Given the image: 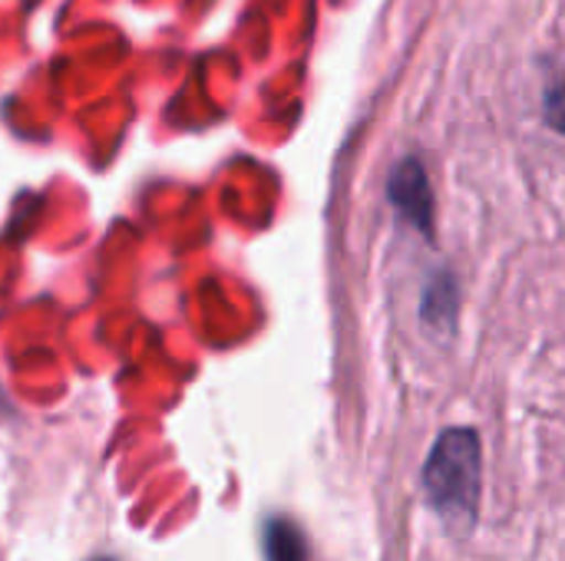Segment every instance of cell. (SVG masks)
<instances>
[{"instance_id":"6da1fadb","label":"cell","mask_w":565,"mask_h":561,"mask_svg":"<svg viewBox=\"0 0 565 561\" xmlns=\"http://www.w3.org/2000/svg\"><path fill=\"white\" fill-rule=\"evenodd\" d=\"M483 446L480 433L470 427H450L437 436L424 463V493L434 513L450 529H470L480 509Z\"/></svg>"},{"instance_id":"7a4b0ae2","label":"cell","mask_w":565,"mask_h":561,"mask_svg":"<svg viewBox=\"0 0 565 561\" xmlns=\"http://www.w3.org/2000/svg\"><path fill=\"white\" fill-rule=\"evenodd\" d=\"M391 202L394 208L424 235H430L434 228V195H430V182L427 172L417 159H404L394 172H391Z\"/></svg>"},{"instance_id":"3957f363","label":"cell","mask_w":565,"mask_h":561,"mask_svg":"<svg viewBox=\"0 0 565 561\" xmlns=\"http://www.w3.org/2000/svg\"><path fill=\"white\" fill-rule=\"evenodd\" d=\"M457 314H460V291L454 274L440 271L427 281L424 288V301H420V317L427 324L430 334H444L450 337L457 331Z\"/></svg>"},{"instance_id":"277c9868","label":"cell","mask_w":565,"mask_h":561,"mask_svg":"<svg viewBox=\"0 0 565 561\" xmlns=\"http://www.w3.org/2000/svg\"><path fill=\"white\" fill-rule=\"evenodd\" d=\"M265 559L268 561H308L305 532L291 519H271L265 526Z\"/></svg>"},{"instance_id":"5b68a950","label":"cell","mask_w":565,"mask_h":561,"mask_svg":"<svg viewBox=\"0 0 565 561\" xmlns=\"http://www.w3.org/2000/svg\"><path fill=\"white\" fill-rule=\"evenodd\" d=\"M103 561H106V559H103Z\"/></svg>"}]
</instances>
